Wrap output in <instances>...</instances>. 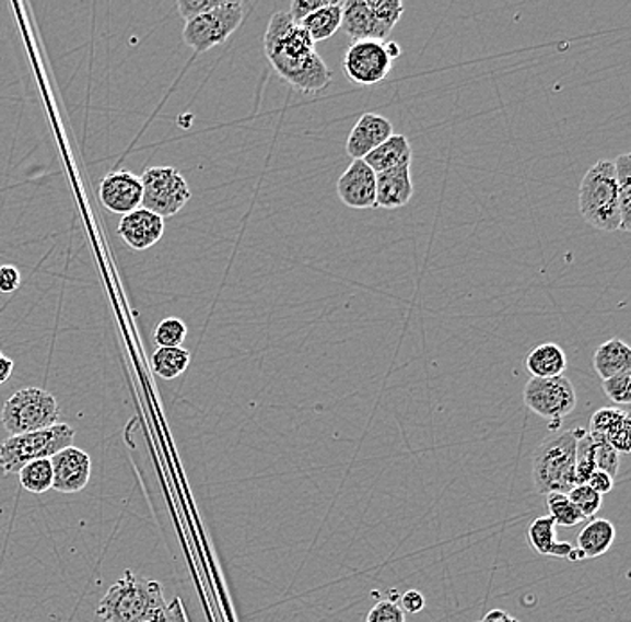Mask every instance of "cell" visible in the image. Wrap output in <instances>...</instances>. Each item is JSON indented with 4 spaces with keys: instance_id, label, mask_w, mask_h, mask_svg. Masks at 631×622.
Listing matches in <instances>:
<instances>
[{
    "instance_id": "cell-1",
    "label": "cell",
    "mask_w": 631,
    "mask_h": 622,
    "mask_svg": "<svg viewBox=\"0 0 631 622\" xmlns=\"http://www.w3.org/2000/svg\"><path fill=\"white\" fill-rule=\"evenodd\" d=\"M264 52L274 72L289 85L316 94L327 89L332 72L318 55L316 44L302 25L294 24L288 11H277L264 35Z\"/></svg>"
},
{
    "instance_id": "cell-2",
    "label": "cell",
    "mask_w": 631,
    "mask_h": 622,
    "mask_svg": "<svg viewBox=\"0 0 631 622\" xmlns=\"http://www.w3.org/2000/svg\"><path fill=\"white\" fill-rule=\"evenodd\" d=\"M97 618L103 622H184L178 599L167 602L159 582L126 571L101 599Z\"/></svg>"
},
{
    "instance_id": "cell-3",
    "label": "cell",
    "mask_w": 631,
    "mask_h": 622,
    "mask_svg": "<svg viewBox=\"0 0 631 622\" xmlns=\"http://www.w3.org/2000/svg\"><path fill=\"white\" fill-rule=\"evenodd\" d=\"M583 429L560 431L544 439L533 454L531 473L535 490L540 495L569 493L574 486L577 439Z\"/></svg>"
},
{
    "instance_id": "cell-4",
    "label": "cell",
    "mask_w": 631,
    "mask_h": 622,
    "mask_svg": "<svg viewBox=\"0 0 631 622\" xmlns=\"http://www.w3.org/2000/svg\"><path fill=\"white\" fill-rule=\"evenodd\" d=\"M580 212L585 223L601 232L621 230L616 169L610 160H599L583 176L580 185Z\"/></svg>"
},
{
    "instance_id": "cell-5",
    "label": "cell",
    "mask_w": 631,
    "mask_h": 622,
    "mask_svg": "<svg viewBox=\"0 0 631 622\" xmlns=\"http://www.w3.org/2000/svg\"><path fill=\"white\" fill-rule=\"evenodd\" d=\"M75 431L67 423L35 433L16 434L0 444V476L8 478L21 472L24 465L35 459H50L55 454L74 444Z\"/></svg>"
},
{
    "instance_id": "cell-6",
    "label": "cell",
    "mask_w": 631,
    "mask_h": 622,
    "mask_svg": "<svg viewBox=\"0 0 631 622\" xmlns=\"http://www.w3.org/2000/svg\"><path fill=\"white\" fill-rule=\"evenodd\" d=\"M60 420L58 400L42 388H22L2 408L0 422L10 436L52 427Z\"/></svg>"
},
{
    "instance_id": "cell-7",
    "label": "cell",
    "mask_w": 631,
    "mask_h": 622,
    "mask_svg": "<svg viewBox=\"0 0 631 622\" xmlns=\"http://www.w3.org/2000/svg\"><path fill=\"white\" fill-rule=\"evenodd\" d=\"M244 21L243 2L223 0L214 10L185 22L184 40L196 55L224 44Z\"/></svg>"
},
{
    "instance_id": "cell-8",
    "label": "cell",
    "mask_w": 631,
    "mask_h": 622,
    "mask_svg": "<svg viewBox=\"0 0 631 622\" xmlns=\"http://www.w3.org/2000/svg\"><path fill=\"white\" fill-rule=\"evenodd\" d=\"M142 209L160 218H173L190 200L187 179L175 167H151L140 176Z\"/></svg>"
},
{
    "instance_id": "cell-9",
    "label": "cell",
    "mask_w": 631,
    "mask_h": 622,
    "mask_svg": "<svg viewBox=\"0 0 631 622\" xmlns=\"http://www.w3.org/2000/svg\"><path fill=\"white\" fill-rule=\"evenodd\" d=\"M576 389L571 380L562 377L535 378L527 380L524 403L533 413L560 423L576 408Z\"/></svg>"
},
{
    "instance_id": "cell-10",
    "label": "cell",
    "mask_w": 631,
    "mask_h": 622,
    "mask_svg": "<svg viewBox=\"0 0 631 622\" xmlns=\"http://www.w3.org/2000/svg\"><path fill=\"white\" fill-rule=\"evenodd\" d=\"M392 67L384 42H353L343 56L344 74L359 86L377 85L388 78Z\"/></svg>"
},
{
    "instance_id": "cell-11",
    "label": "cell",
    "mask_w": 631,
    "mask_h": 622,
    "mask_svg": "<svg viewBox=\"0 0 631 622\" xmlns=\"http://www.w3.org/2000/svg\"><path fill=\"white\" fill-rule=\"evenodd\" d=\"M100 200L114 214H131L142 204V181L131 171L108 173L100 185Z\"/></svg>"
},
{
    "instance_id": "cell-12",
    "label": "cell",
    "mask_w": 631,
    "mask_h": 622,
    "mask_svg": "<svg viewBox=\"0 0 631 622\" xmlns=\"http://www.w3.org/2000/svg\"><path fill=\"white\" fill-rule=\"evenodd\" d=\"M52 463V490L60 493H78L86 489L92 476V459L81 448L70 445L50 458Z\"/></svg>"
},
{
    "instance_id": "cell-13",
    "label": "cell",
    "mask_w": 631,
    "mask_h": 622,
    "mask_svg": "<svg viewBox=\"0 0 631 622\" xmlns=\"http://www.w3.org/2000/svg\"><path fill=\"white\" fill-rule=\"evenodd\" d=\"M338 196L341 203L350 209H377V184L375 173L364 160H352L338 181Z\"/></svg>"
},
{
    "instance_id": "cell-14",
    "label": "cell",
    "mask_w": 631,
    "mask_h": 622,
    "mask_svg": "<svg viewBox=\"0 0 631 622\" xmlns=\"http://www.w3.org/2000/svg\"><path fill=\"white\" fill-rule=\"evenodd\" d=\"M165 232L164 218L153 214L150 210H133L131 214L122 215L117 235L125 240L126 245L137 251L153 248Z\"/></svg>"
},
{
    "instance_id": "cell-15",
    "label": "cell",
    "mask_w": 631,
    "mask_h": 622,
    "mask_svg": "<svg viewBox=\"0 0 631 622\" xmlns=\"http://www.w3.org/2000/svg\"><path fill=\"white\" fill-rule=\"evenodd\" d=\"M393 134V125L384 115L364 114L350 131L344 150L350 159L364 160Z\"/></svg>"
},
{
    "instance_id": "cell-16",
    "label": "cell",
    "mask_w": 631,
    "mask_h": 622,
    "mask_svg": "<svg viewBox=\"0 0 631 622\" xmlns=\"http://www.w3.org/2000/svg\"><path fill=\"white\" fill-rule=\"evenodd\" d=\"M341 30L353 42L378 40L384 42L389 33L386 27L373 15L369 0H347L343 2V16H341Z\"/></svg>"
},
{
    "instance_id": "cell-17",
    "label": "cell",
    "mask_w": 631,
    "mask_h": 622,
    "mask_svg": "<svg viewBox=\"0 0 631 622\" xmlns=\"http://www.w3.org/2000/svg\"><path fill=\"white\" fill-rule=\"evenodd\" d=\"M377 184V209H402L414 195L411 164L375 175Z\"/></svg>"
},
{
    "instance_id": "cell-18",
    "label": "cell",
    "mask_w": 631,
    "mask_h": 622,
    "mask_svg": "<svg viewBox=\"0 0 631 622\" xmlns=\"http://www.w3.org/2000/svg\"><path fill=\"white\" fill-rule=\"evenodd\" d=\"M557 528V524L549 515L537 517L527 528V540H529V545L542 556L569 560L572 551H574V545L569 542H558Z\"/></svg>"
},
{
    "instance_id": "cell-19",
    "label": "cell",
    "mask_w": 631,
    "mask_h": 622,
    "mask_svg": "<svg viewBox=\"0 0 631 622\" xmlns=\"http://www.w3.org/2000/svg\"><path fill=\"white\" fill-rule=\"evenodd\" d=\"M411 160H413V150H411L408 137L393 133L384 144L378 145L377 150H373L364 159V162L377 175V173L395 169L400 165H409Z\"/></svg>"
},
{
    "instance_id": "cell-20",
    "label": "cell",
    "mask_w": 631,
    "mask_h": 622,
    "mask_svg": "<svg viewBox=\"0 0 631 622\" xmlns=\"http://www.w3.org/2000/svg\"><path fill=\"white\" fill-rule=\"evenodd\" d=\"M616 528L610 520L592 518L577 537L576 549L582 553L583 560H596L610 551L616 542Z\"/></svg>"
},
{
    "instance_id": "cell-21",
    "label": "cell",
    "mask_w": 631,
    "mask_h": 622,
    "mask_svg": "<svg viewBox=\"0 0 631 622\" xmlns=\"http://www.w3.org/2000/svg\"><path fill=\"white\" fill-rule=\"evenodd\" d=\"M594 369L601 380L616 377L631 369L630 344L622 339H610L607 343L599 344L594 354Z\"/></svg>"
},
{
    "instance_id": "cell-22",
    "label": "cell",
    "mask_w": 631,
    "mask_h": 622,
    "mask_svg": "<svg viewBox=\"0 0 631 622\" xmlns=\"http://www.w3.org/2000/svg\"><path fill=\"white\" fill-rule=\"evenodd\" d=\"M526 368L535 378L562 377L566 369L565 352L557 343L538 344L537 349L527 355Z\"/></svg>"
},
{
    "instance_id": "cell-23",
    "label": "cell",
    "mask_w": 631,
    "mask_h": 622,
    "mask_svg": "<svg viewBox=\"0 0 631 622\" xmlns=\"http://www.w3.org/2000/svg\"><path fill=\"white\" fill-rule=\"evenodd\" d=\"M341 16H343V2L328 0L324 8L311 13L300 25L307 31L314 44H319L341 30Z\"/></svg>"
},
{
    "instance_id": "cell-24",
    "label": "cell",
    "mask_w": 631,
    "mask_h": 622,
    "mask_svg": "<svg viewBox=\"0 0 631 622\" xmlns=\"http://www.w3.org/2000/svg\"><path fill=\"white\" fill-rule=\"evenodd\" d=\"M190 352L184 347H173V349H159L151 357V366H153L154 374L165 380H173L185 374V369L189 368Z\"/></svg>"
},
{
    "instance_id": "cell-25",
    "label": "cell",
    "mask_w": 631,
    "mask_h": 622,
    "mask_svg": "<svg viewBox=\"0 0 631 622\" xmlns=\"http://www.w3.org/2000/svg\"><path fill=\"white\" fill-rule=\"evenodd\" d=\"M616 169L617 195H619V210H621V230L631 232V155L622 153L614 160Z\"/></svg>"
},
{
    "instance_id": "cell-26",
    "label": "cell",
    "mask_w": 631,
    "mask_h": 622,
    "mask_svg": "<svg viewBox=\"0 0 631 622\" xmlns=\"http://www.w3.org/2000/svg\"><path fill=\"white\" fill-rule=\"evenodd\" d=\"M22 489L30 493H45L52 490V463L50 459H35L24 465L19 472Z\"/></svg>"
},
{
    "instance_id": "cell-27",
    "label": "cell",
    "mask_w": 631,
    "mask_h": 622,
    "mask_svg": "<svg viewBox=\"0 0 631 622\" xmlns=\"http://www.w3.org/2000/svg\"><path fill=\"white\" fill-rule=\"evenodd\" d=\"M547 508H549V517L562 528H574L585 520L582 513L577 512L576 506L569 501L566 493H549Z\"/></svg>"
},
{
    "instance_id": "cell-28",
    "label": "cell",
    "mask_w": 631,
    "mask_h": 622,
    "mask_svg": "<svg viewBox=\"0 0 631 622\" xmlns=\"http://www.w3.org/2000/svg\"><path fill=\"white\" fill-rule=\"evenodd\" d=\"M187 325L179 318H165L160 321L159 327L154 330V343L159 344V349H173V347H182L185 338H187Z\"/></svg>"
},
{
    "instance_id": "cell-29",
    "label": "cell",
    "mask_w": 631,
    "mask_h": 622,
    "mask_svg": "<svg viewBox=\"0 0 631 622\" xmlns=\"http://www.w3.org/2000/svg\"><path fill=\"white\" fill-rule=\"evenodd\" d=\"M627 411H621L617 408H603L594 413L591 419V425H588V434H594V436H603V438H608L616 429L621 427V423L627 419Z\"/></svg>"
},
{
    "instance_id": "cell-30",
    "label": "cell",
    "mask_w": 631,
    "mask_h": 622,
    "mask_svg": "<svg viewBox=\"0 0 631 622\" xmlns=\"http://www.w3.org/2000/svg\"><path fill=\"white\" fill-rule=\"evenodd\" d=\"M596 470L594 463V445L587 431H583L582 436L577 439L576 447V468H574V481L576 484H587L592 472Z\"/></svg>"
},
{
    "instance_id": "cell-31",
    "label": "cell",
    "mask_w": 631,
    "mask_h": 622,
    "mask_svg": "<svg viewBox=\"0 0 631 622\" xmlns=\"http://www.w3.org/2000/svg\"><path fill=\"white\" fill-rule=\"evenodd\" d=\"M566 497L576 506L577 512L582 513L585 520L594 517L603 506V495L594 492L588 484H576L571 492L566 493Z\"/></svg>"
},
{
    "instance_id": "cell-32",
    "label": "cell",
    "mask_w": 631,
    "mask_h": 622,
    "mask_svg": "<svg viewBox=\"0 0 631 622\" xmlns=\"http://www.w3.org/2000/svg\"><path fill=\"white\" fill-rule=\"evenodd\" d=\"M588 436H591L592 445H594V463H596V470L610 473L611 478H614V476H617V472H619V454L611 448L607 438L594 436V434H588Z\"/></svg>"
},
{
    "instance_id": "cell-33",
    "label": "cell",
    "mask_w": 631,
    "mask_h": 622,
    "mask_svg": "<svg viewBox=\"0 0 631 622\" xmlns=\"http://www.w3.org/2000/svg\"><path fill=\"white\" fill-rule=\"evenodd\" d=\"M369 5L372 8L373 15L381 22L383 27L392 33L393 27L402 19L404 8L400 0H369Z\"/></svg>"
},
{
    "instance_id": "cell-34",
    "label": "cell",
    "mask_w": 631,
    "mask_h": 622,
    "mask_svg": "<svg viewBox=\"0 0 631 622\" xmlns=\"http://www.w3.org/2000/svg\"><path fill=\"white\" fill-rule=\"evenodd\" d=\"M603 391L611 402L630 403L631 402V369L624 374L603 380Z\"/></svg>"
},
{
    "instance_id": "cell-35",
    "label": "cell",
    "mask_w": 631,
    "mask_h": 622,
    "mask_svg": "<svg viewBox=\"0 0 631 622\" xmlns=\"http://www.w3.org/2000/svg\"><path fill=\"white\" fill-rule=\"evenodd\" d=\"M366 622H406V613L402 608L398 607L397 602L392 599H384L373 605Z\"/></svg>"
},
{
    "instance_id": "cell-36",
    "label": "cell",
    "mask_w": 631,
    "mask_h": 622,
    "mask_svg": "<svg viewBox=\"0 0 631 622\" xmlns=\"http://www.w3.org/2000/svg\"><path fill=\"white\" fill-rule=\"evenodd\" d=\"M221 2L223 0H179V15L187 22L190 19H195V16L203 15L207 11L214 10Z\"/></svg>"
},
{
    "instance_id": "cell-37",
    "label": "cell",
    "mask_w": 631,
    "mask_h": 622,
    "mask_svg": "<svg viewBox=\"0 0 631 622\" xmlns=\"http://www.w3.org/2000/svg\"><path fill=\"white\" fill-rule=\"evenodd\" d=\"M608 444L617 454H628L631 450V419L628 414L621 427L616 429L607 438Z\"/></svg>"
},
{
    "instance_id": "cell-38",
    "label": "cell",
    "mask_w": 631,
    "mask_h": 622,
    "mask_svg": "<svg viewBox=\"0 0 631 622\" xmlns=\"http://www.w3.org/2000/svg\"><path fill=\"white\" fill-rule=\"evenodd\" d=\"M328 0H294V2H291L288 13L291 16V21L300 25L311 13L324 8Z\"/></svg>"
},
{
    "instance_id": "cell-39",
    "label": "cell",
    "mask_w": 631,
    "mask_h": 622,
    "mask_svg": "<svg viewBox=\"0 0 631 622\" xmlns=\"http://www.w3.org/2000/svg\"><path fill=\"white\" fill-rule=\"evenodd\" d=\"M22 284V274L15 266H0V293H15Z\"/></svg>"
},
{
    "instance_id": "cell-40",
    "label": "cell",
    "mask_w": 631,
    "mask_h": 622,
    "mask_svg": "<svg viewBox=\"0 0 631 622\" xmlns=\"http://www.w3.org/2000/svg\"><path fill=\"white\" fill-rule=\"evenodd\" d=\"M398 607L402 608V612L420 613L425 608V598L418 590H408V592L402 594Z\"/></svg>"
},
{
    "instance_id": "cell-41",
    "label": "cell",
    "mask_w": 631,
    "mask_h": 622,
    "mask_svg": "<svg viewBox=\"0 0 631 622\" xmlns=\"http://www.w3.org/2000/svg\"><path fill=\"white\" fill-rule=\"evenodd\" d=\"M587 484L594 492L605 495V493H610L614 490V478H611L610 473L603 472V470H594L591 478H588Z\"/></svg>"
},
{
    "instance_id": "cell-42",
    "label": "cell",
    "mask_w": 631,
    "mask_h": 622,
    "mask_svg": "<svg viewBox=\"0 0 631 622\" xmlns=\"http://www.w3.org/2000/svg\"><path fill=\"white\" fill-rule=\"evenodd\" d=\"M13 359L5 357L2 352H0V384H4L8 378L13 374Z\"/></svg>"
},
{
    "instance_id": "cell-43",
    "label": "cell",
    "mask_w": 631,
    "mask_h": 622,
    "mask_svg": "<svg viewBox=\"0 0 631 622\" xmlns=\"http://www.w3.org/2000/svg\"><path fill=\"white\" fill-rule=\"evenodd\" d=\"M482 622H518V621L517 619L512 618L510 613L504 612V610H499V608H495V610H492V612H488L487 615H484Z\"/></svg>"
},
{
    "instance_id": "cell-44",
    "label": "cell",
    "mask_w": 631,
    "mask_h": 622,
    "mask_svg": "<svg viewBox=\"0 0 631 622\" xmlns=\"http://www.w3.org/2000/svg\"><path fill=\"white\" fill-rule=\"evenodd\" d=\"M386 49H388L389 58H392L393 61L397 60L398 56L402 55V49H400L395 42H388V44H386Z\"/></svg>"
},
{
    "instance_id": "cell-45",
    "label": "cell",
    "mask_w": 631,
    "mask_h": 622,
    "mask_svg": "<svg viewBox=\"0 0 631 622\" xmlns=\"http://www.w3.org/2000/svg\"><path fill=\"white\" fill-rule=\"evenodd\" d=\"M479 622H482V621H479Z\"/></svg>"
}]
</instances>
